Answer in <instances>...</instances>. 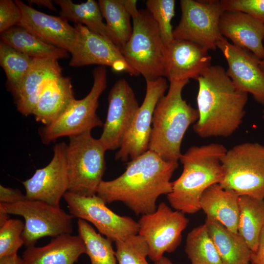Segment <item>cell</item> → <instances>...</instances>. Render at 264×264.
Masks as SVG:
<instances>
[{
	"mask_svg": "<svg viewBox=\"0 0 264 264\" xmlns=\"http://www.w3.org/2000/svg\"><path fill=\"white\" fill-rule=\"evenodd\" d=\"M227 150L222 144L212 143L190 147L179 160L183 170L172 182L167 195L170 205L184 214H193L200 210L202 194L210 186L220 183L223 177L221 158Z\"/></svg>",
	"mask_w": 264,
	"mask_h": 264,
	"instance_id": "cell-3",
	"label": "cell"
},
{
	"mask_svg": "<svg viewBox=\"0 0 264 264\" xmlns=\"http://www.w3.org/2000/svg\"><path fill=\"white\" fill-rule=\"evenodd\" d=\"M22 12L17 25L22 26L43 42L63 49L71 53L75 46V27L60 17L38 11L19 0H15Z\"/></svg>",
	"mask_w": 264,
	"mask_h": 264,
	"instance_id": "cell-18",
	"label": "cell"
},
{
	"mask_svg": "<svg viewBox=\"0 0 264 264\" xmlns=\"http://www.w3.org/2000/svg\"><path fill=\"white\" fill-rule=\"evenodd\" d=\"M77 32L75 46L69 65L80 67L90 65L107 66L116 72H126L131 76L139 75L127 63L120 48L109 39L97 34L82 24H75Z\"/></svg>",
	"mask_w": 264,
	"mask_h": 264,
	"instance_id": "cell-15",
	"label": "cell"
},
{
	"mask_svg": "<svg viewBox=\"0 0 264 264\" xmlns=\"http://www.w3.org/2000/svg\"><path fill=\"white\" fill-rule=\"evenodd\" d=\"M24 223L17 219H9L0 225V258L17 254L24 242L22 234Z\"/></svg>",
	"mask_w": 264,
	"mask_h": 264,
	"instance_id": "cell-35",
	"label": "cell"
},
{
	"mask_svg": "<svg viewBox=\"0 0 264 264\" xmlns=\"http://www.w3.org/2000/svg\"><path fill=\"white\" fill-rule=\"evenodd\" d=\"M181 15L173 30L175 39L189 41L208 50H215L223 37L220 21L224 12L218 0L180 1Z\"/></svg>",
	"mask_w": 264,
	"mask_h": 264,
	"instance_id": "cell-10",
	"label": "cell"
},
{
	"mask_svg": "<svg viewBox=\"0 0 264 264\" xmlns=\"http://www.w3.org/2000/svg\"><path fill=\"white\" fill-rule=\"evenodd\" d=\"M61 75L62 67L58 60L34 59L15 98L18 111L26 116L32 114L44 86Z\"/></svg>",
	"mask_w": 264,
	"mask_h": 264,
	"instance_id": "cell-21",
	"label": "cell"
},
{
	"mask_svg": "<svg viewBox=\"0 0 264 264\" xmlns=\"http://www.w3.org/2000/svg\"><path fill=\"white\" fill-rule=\"evenodd\" d=\"M29 3L35 4L40 6L45 7L52 11H56V9L53 4L52 0H30Z\"/></svg>",
	"mask_w": 264,
	"mask_h": 264,
	"instance_id": "cell-41",
	"label": "cell"
},
{
	"mask_svg": "<svg viewBox=\"0 0 264 264\" xmlns=\"http://www.w3.org/2000/svg\"><path fill=\"white\" fill-rule=\"evenodd\" d=\"M137 222L138 234L146 242L148 257L155 262L165 252H172L177 248L189 220L184 213L161 202L154 212L141 215Z\"/></svg>",
	"mask_w": 264,
	"mask_h": 264,
	"instance_id": "cell-11",
	"label": "cell"
},
{
	"mask_svg": "<svg viewBox=\"0 0 264 264\" xmlns=\"http://www.w3.org/2000/svg\"><path fill=\"white\" fill-rule=\"evenodd\" d=\"M103 132L98 139L106 150L120 148L139 107L127 81L119 79L111 88Z\"/></svg>",
	"mask_w": 264,
	"mask_h": 264,
	"instance_id": "cell-14",
	"label": "cell"
},
{
	"mask_svg": "<svg viewBox=\"0 0 264 264\" xmlns=\"http://www.w3.org/2000/svg\"><path fill=\"white\" fill-rule=\"evenodd\" d=\"M222 264H250L252 251L244 239L218 220L207 217L205 223Z\"/></svg>",
	"mask_w": 264,
	"mask_h": 264,
	"instance_id": "cell-25",
	"label": "cell"
},
{
	"mask_svg": "<svg viewBox=\"0 0 264 264\" xmlns=\"http://www.w3.org/2000/svg\"><path fill=\"white\" fill-rule=\"evenodd\" d=\"M221 35L237 47L247 50L260 60L264 58V24L241 12L224 11L220 21Z\"/></svg>",
	"mask_w": 264,
	"mask_h": 264,
	"instance_id": "cell-20",
	"label": "cell"
},
{
	"mask_svg": "<svg viewBox=\"0 0 264 264\" xmlns=\"http://www.w3.org/2000/svg\"><path fill=\"white\" fill-rule=\"evenodd\" d=\"M9 219V214L0 210V225L3 224Z\"/></svg>",
	"mask_w": 264,
	"mask_h": 264,
	"instance_id": "cell-42",
	"label": "cell"
},
{
	"mask_svg": "<svg viewBox=\"0 0 264 264\" xmlns=\"http://www.w3.org/2000/svg\"><path fill=\"white\" fill-rule=\"evenodd\" d=\"M198 118L193 127L201 138L228 137L241 126L248 93L238 89L220 65L211 66L197 79Z\"/></svg>",
	"mask_w": 264,
	"mask_h": 264,
	"instance_id": "cell-2",
	"label": "cell"
},
{
	"mask_svg": "<svg viewBox=\"0 0 264 264\" xmlns=\"http://www.w3.org/2000/svg\"><path fill=\"white\" fill-rule=\"evenodd\" d=\"M117 264H149L146 260L149 246L139 234L115 242Z\"/></svg>",
	"mask_w": 264,
	"mask_h": 264,
	"instance_id": "cell-34",
	"label": "cell"
},
{
	"mask_svg": "<svg viewBox=\"0 0 264 264\" xmlns=\"http://www.w3.org/2000/svg\"><path fill=\"white\" fill-rule=\"evenodd\" d=\"M239 198L235 191L224 189L219 183L214 184L202 194L200 209L207 217L218 220L231 231L238 233Z\"/></svg>",
	"mask_w": 264,
	"mask_h": 264,
	"instance_id": "cell-24",
	"label": "cell"
},
{
	"mask_svg": "<svg viewBox=\"0 0 264 264\" xmlns=\"http://www.w3.org/2000/svg\"><path fill=\"white\" fill-rule=\"evenodd\" d=\"M185 251L191 264H222L205 223L188 233Z\"/></svg>",
	"mask_w": 264,
	"mask_h": 264,
	"instance_id": "cell-29",
	"label": "cell"
},
{
	"mask_svg": "<svg viewBox=\"0 0 264 264\" xmlns=\"http://www.w3.org/2000/svg\"><path fill=\"white\" fill-rule=\"evenodd\" d=\"M250 264H264V226L262 230L257 248L252 252Z\"/></svg>",
	"mask_w": 264,
	"mask_h": 264,
	"instance_id": "cell-39",
	"label": "cell"
},
{
	"mask_svg": "<svg viewBox=\"0 0 264 264\" xmlns=\"http://www.w3.org/2000/svg\"><path fill=\"white\" fill-rule=\"evenodd\" d=\"M228 64L227 75L239 90L251 93L259 103L264 105V73L260 59L250 51L237 47L223 37L217 44Z\"/></svg>",
	"mask_w": 264,
	"mask_h": 264,
	"instance_id": "cell-17",
	"label": "cell"
},
{
	"mask_svg": "<svg viewBox=\"0 0 264 264\" xmlns=\"http://www.w3.org/2000/svg\"><path fill=\"white\" fill-rule=\"evenodd\" d=\"M93 83L88 95L74 99L66 111L55 121L39 129L41 141L47 145L57 138L79 135L104 124L96 113L98 99L107 88V70L98 66L93 71Z\"/></svg>",
	"mask_w": 264,
	"mask_h": 264,
	"instance_id": "cell-8",
	"label": "cell"
},
{
	"mask_svg": "<svg viewBox=\"0 0 264 264\" xmlns=\"http://www.w3.org/2000/svg\"><path fill=\"white\" fill-rule=\"evenodd\" d=\"M66 147L64 142L56 144L50 162L44 167L36 170L30 178L22 182L27 199L60 207L61 198L68 190Z\"/></svg>",
	"mask_w": 264,
	"mask_h": 264,
	"instance_id": "cell-16",
	"label": "cell"
},
{
	"mask_svg": "<svg viewBox=\"0 0 264 264\" xmlns=\"http://www.w3.org/2000/svg\"><path fill=\"white\" fill-rule=\"evenodd\" d=\"M22 18L20 8L15 0H0V33L17 25Z\"/></svg>",
	"mask_w": 264,
	"mask_h": 264,
	"instance_id": "cell-37",
	"label": "cell"
},
{
	"mask_svg": "<svg viewBox=\"0 0 264 264\" xmlns=\"http://www.w3.org/2000/svg\"><path fill=\"white\" fill-rule=\"evenodd\" d=\"M0 210L9 215L22 216L25 220L22 234L24 244L34 246L44 237H55L73 232L75 218L60 207L27 198L13 203H0Z\"/></svg>",
	"mask_w": 264,
	"mask_h": 264,
	"instance_id": "cell-9",
	"label": "cell"
},
{
	"mask_svg": "<svg viewBox=\"0 0 264 264\" xmlns=\"http://www.w3.org/2000/svg\"><path fill=\"white\" fill-rule=\"evenodd\" d=\"M60 8V16L75 24H82L91 31L109 39L120 48L116 37L103 21L98 2L88 0L80 4L70 0H55Z\"/></svg>",
	"mask_w": 264,
	"mask_h": 264,
	"instance_id": "cell-26",
	"label": "cell"
},
{
	"mask_svg": "<svg viewBox=\"0 0 264 264\" xmlns=\"http://www.w3.org/2000/svg\"><path fill=\"white\" fill-rule=\"evenodd\" d=\"M178 166L177 162L164 160L148 150L129 162L120 176L102 180L96 195L106 204L122 202L136 215L153 213L158 198L171 192L170 179Z\"/></svg>",
	"mask_w": 264,
	"mask_h": 264,
	"instance_id": "cell-1",
	"label": "cell"
},
{
	"mask_svg": "<svg viewBox=\"0 0 264 264\" xmlns=\"http://www.w3.org/2000/svg\"><path fill=\"white\" fill-rule=\"evenodd\" d=\"M259 66L261 70L264 73V58L260 60Z\"/></svg>",
	"mask_w": 264,
	"mask_h": 264,
	"instance_id": "cell-44",
	"label": "cell"
},
{
	"mask_svg": "<svg viewBox=\"0 0 264 264\" xmlns=\"http://www.w3.org/2000/svg\"><path fill=\"white\" fill-rule=\"evenodd\" d=\"M154 264H175L168 258L163 256L160 259L154 262Z\"/></svg>",
	"mask_w": 264,
	"mask_h": 264,
	"instance_id": "cell-43",
	"label": "cell"
},
{
	"mask_svg": "<svg viewBox=\"0 0 264 264\" xmlns=\"http://www.w3.org/2000/svg\"><path fill=\"white\" fill-rule=\"evenodd\" d=\"M147 10L157 24L163 44L167 48L174 41L172 20L175 14L174 0H148Z\"/></svg>",
	"mask_w": 264,
	"mask_h": 264,
	"instance_id": "cell-33",
	"label": "cell"
},
{
	"mask_svg": "<svg viewBox=\"0 0 264 264\" xmlns=\"http://www.w3.org/2000/svg\"><path fill=\"white\" fill-rule=\"evenodd\" d=\"M86 253L81 237L67 233L53 237L43 246L27 247L22 258L25 264H74Z\"/></svg>",
	"mask_w": 264,
	"mask_h": 264,
	"instance_id": "cell-22",
	"label": "cell"
},
{
	"mask_svg": "<svg viewBox=\"0 0 264 264\" xmlns=\"http://www.w3.org/2000/svg\"><path fill=\"white\" fill-rule=\"evenodd\" d=\"M220 185L239 196L264 199V146L245 142L227 150L221 158Z\"/></svg>",
	"mask_w": 264,
	"mask_h": 264,
	"instance_id": "cell-7",
	"label": "cell"
},
{
	"mask_svg": "<svg viewBox=\"0 0 264 264\" xmlns=\"http://www.w3.org/2000/svg\"><path fill=\"white\" fill-rule=\"evenodd\" d=\"M188 82L170 81L167 94L159 100L154 110L148 150L167 161L178 162L185 133L198 118V110L182 97V89Z\"/></svg>",
	"mask_w": 264,
	"mask_h": 264,
	"instance_id": "cell-4",
	"label": "cell"
},
{
	"mask_svg": "<svg viewBox=\"0 0 264 264\" xmlns=\"http://www.w3.org/2000/svg\"><path fill=\"white\" fill-rule=\"evenodd\" d=\"M0 38L4 43L33 59L58 60L69 57L67 51L43 42L19 25L1 33Z\"/></svg>",
	"mask_w": 264,
	"mask_h": 264,
	"instance_id": "cell-27",
	"label": "cell"
},
{
	"mask_svg": "<svg viewBox=\"0 0 264 264\" xmlns=\"http://www.w3.org/2000/svg\"><path fill=\"white\" fill-rule=\"evenodd\" d=\"M224 11L245 13L264 24V0H221Z\"/></svg>",
	"mask_w": 264,
	"mask_h": 264,
	"instance_id": "cell-36",
	"label": "cell"
},
{
	"mask_svg": "<svg viewBox=\"0 0 264 264\" xmlns=\"http://www.w3.org/2000/svg\"><path fill=\"white\" fill-rule=\"evenodd\" d=\"M26 198L19 189L0 185V203H13Z\"/></svg>",
	"mask_w": 264,
	"mask_h": 264,
	"instance_id": "cell-38",
	"label": "cell"
},
{
	"mask_svg": "<svg viewBox=\"0 0 264 264\" xmlns=\"http://www.w3.org/2000/svg\"><path fill=\"white\" fill-rule=\"evenodd\" d=\"M144 100L139 106L130 129L126 134L115 159L122 161L131 160L148 150L152 120L155 107L169 88L164 77L146 80Z\"/></svg>",
	"mask_w": 264,
	"mask_h": 264,
	"instance_id": "cell-13",
	"label": "cell"
},
{
	"mask_svg": "<svg viewBox=\"0 0 264 264\" xmlns=\"http://www.w3.org/2000/svg\"><path fill=\"white\" fill-rule=\"evenodd\" d=\"M208 50L193 42L175 39L166 48L165 77L169 82L197 80L212 66Z\"/></svg>",
	"mask_w": 264,
	"mask_h": 264,
	"instance_id": "cell-19",
	"label": "cell"
},
{
	"mask_svg": "<svg viewBox=\"0 0 264 264\" xmlns=\"http://www.w3.org/2000/svg\"><path fill=\"white\" fill-rule=\"evenodd\" d=\"M74 99L70 78L61 75L44 86L32 115L36 121L50 125L66 111Z\"/></svg>",
	"mask_w": 264,
	"mask_h": 264,
	"instance_id": "cell-23",
	"label": "cell"
},
{
	"mask_svg": "<svg viewBox=\"0 0 264 264\" xmlns=\"http://www.w3.org/2000/svg\"><path fill=\"white\" fill-rule=\"evenodd\" d=\"M0 264H25L18 254L0 258Z\"/></svg>",
	"mask_w": 264,
	"mask_h": 264,
	"instance_id": "cell-40",
	"label": "cell"
},
{
	"mask_svg": "<svg viewBox=\"0 0 264 264\" xmlns=\"http://www.w3.org/2000/svg\"><path fill=\"white\" fill-rule=\"evenodd\" d=\"M63 198L69 214L90 222L100 234L114 242L138 234L137 221L115 213L97 195L86 197L67 191Z\"/></svg>",
	"mask_w": 264,
	"mask_h": 264,
	"instance_id": "cell-12",
	"label": "cell"
},
{
	"mask_svg": "<svg viewBox=\"0 0 264 264\" xmlns=\"http://www.w3.org/2000/svg\"><path fill=\"white\" fill-rule=\"evenodd\" d=\"M131 15L132 32L120 48L129 65L146 80L165 77L166 48L156 23L147 10L137 8V0H123Z\"/></svg>",
	"mask_w": 264,
	"mask_h": 264,
	"instance_id": "cell-5",
	"label": "cell"
},
{
	"mask_svg": "<svg viewBox=\"0 0 264 264\" xmlns=\"http://www.w3.org/2000/svg\"><path fill=\"white\" fill-rule=\"evenodd\" d=\"M263 117H264V111H263Z\"/></svg>",
	"mask_w": 264,
	"mask_h": 264,
	"instance_id": "cell-45",
	"label": "cell"
},
{
	"mask_svg": "<svg viewBox=\"0 0 264 264\" xmlns=\"http://www.w3.org/2000/svg\"><path fill=\"white\" fill-rule=\"evenodd\" d=\"M69 138L66 152L68 191L82 196L96 195L106 169L107 150L91 132Z\"/></svg>",
	"mask_w": 264,
	"mask_h": 264,
	"instance_id": "cell-6",
	"label": "cell"
},
{
	"mask_svg": "<svg viewBox=\"0 0 264 264\" xmlns=\"http://www.w3.org/2000/svg\"><path fill=\"white\" fill-rule=\"evenodd\" d=\"M98 2L106 23L116 37L120 48L132 34L131 13L123 0H99Z\"/></svg>",
	"mask_w": 264,
	"mask_h": 264,
	"instance_id": "cell-32",
	"label": "cell"
},
{
	"mask_svg": "<svg viewBox=\"0 0 264 264\" xmlns=\"http://www.w3.org/2000/svg\"><path fill=\"white\" fill-rule=\"evenodd\" d=\"M239 204L238 232L254 252L264 226V199L239 196Z\"/></svg>",
	"mask_w": 264,
	"mask_h": 264,
	"instance_id": "cell-28",
	"label": "cell"
},
{
	"mask_svg": "<svg viewBox=\"0 0 264 264\" xmlns=\"http://www.w3.org/2000/svg\"><path fill=\"white\" fill-rule=\"evenodd\" d=\"M78 235L83 240L91 264H117L112 242L97 233L87 221L77 220Z\"/></svg>",
	"mask_w": 264,
	"mask_h": 264,
	"instance_id": "cell-30",
	"label": "cell"
},
{
	"mask_svg": "<svg viewBox=\"0 0 264 264\" xmlns=\"http://www.w3.org/2000/svg\"><path fill=\"white\" fill-rule=\"evenodd\" d=\"M34 59L0 42V65L7 78V84L14 98Z\"/></svg>",
	"mask_w": 264,
	"mask_h": 264,
	"instance_id": "cell-31",
	"label": "cell"
}]
</instances>
